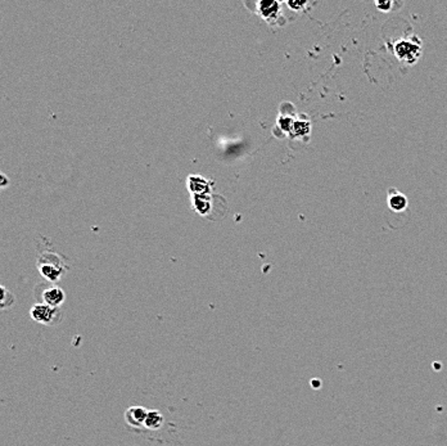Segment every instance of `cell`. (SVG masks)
I'll list each match as a JSON object with an SVG mask.
<instances>
[{
    "label": "cell",
    "mask_w": 447,
    "mask_h": 446,
    "mask_svg": "<svg viewBox=\"0 0 447 446\" xmlns=\"http://www.w3.org/2000/svg\"><path fill=\"white\" fill-rule=\"evenodd\" d=\"M387 203H388L389 210L393 212H402L408 209L409 201L408 197L404 193L398 192L396 188H391L388 190L387 195Z\"/></svg>",
    "instance_id": "277c9868"
},
{
    "label": "cell",
    "mask_w": 447,
    "mask_h": 446,
    "mask_svg": "<svg viewBox=\"0 0 447 446\" xmlns=\"http://www.w3.org/2000/svg\"><path fill=\"white\" fill-rule=\"evenodd\" d=\"M288 5L293 10H302L307 5V1H289Z\"/></svg>",
    "instance_id": "7c38bea8"
},
{
    "label": "cell",
    "mask_w": 447,
    "mask_h": 446,
    "mask_svg": "<svg viewBox=\"0 0 447 446\" xmlns=\"http://www.w3.org/2000/svg\"><path fill=\"white\" fill-rule=\"evenodd\" d=\"M14 295L12 292L5 288V287H1V307L3 309H7V307L13 306L14 303Z\"/></svg>",
    "instance_id": "9c48e42d"
},
{
    "label": "cell",
    "mask_w": 447,
    "mask_h": 446,
    "mask_svg": "<svg viewBox=\"0 0 447 446\" xmlns=\"http://www.w3.org/2000/svg\"><path fill=\"white\" fill-rule=\"evenodd\" d=\"M66 295L63 292L62 288H59L57 286H49L45 287L43 291H41V295H40V303H45L48 306L52 307H57L59 309V306L65 302Z\"/></svg>",
    "instance_id": "3957f363"
},
{
    "label": "cell",
    "mask_w": 447,
    "mask_h": 446,
    "mask_svg": "<svg viewBox=\"0 0 447 446\" xmlns=\"http://www.w3.org/2000/svg\"><path fill=\"white\" fill-rule=\"evenodd\" d=\"M39 269H40V273L43 274L46 279L52 280V282H56V280H58L59 277L62 275V269H61L58 265L50 264V262H44V264L40 265Z\"/></svg>",
    "instance_id": "52a82bcc"
},
{
    "label": "cell",
    "mask_w": 447,
    "mask_h": 446,
    "mask_svg": "<svg viewBox=\"0 0 447 446\" xmlns=\"http://www.w3.org/2000/svg\"><path fill=\"white\" fill-rule=\"evenodd\" d=\"M258 10L266 20H274L280 13V4L277 1H260Z\"/></svg>",
    "instance_id": "8992f818"
},
{
    "label": "cell",
    "mask_w": 447,
    "mask_h": 446,
    "mask_svg": "<svg viewBox=\"0 0 447 446\" xmlns=\"http://www.w3.org/2000/svg\"><path fill=\"white\" fill-rule=\"evenodd\" d=\"M392 49L398 61L405 65H415L421 57V41L418 36L396 40Z\"/></svg>",
    "instance_id": "6da1fadb"
},
{
    "label": "cell",
    "mask_w": 447,
    "mask_h": 446,
    "mask_svg": "<svg viewBox=\"0 0 447 446\" xmlns=\"http://www.w3.org/2000/svg\"><path fill=\"white\" fill-rule=\"evenodd\" d=\"M162 424H164V417H162V414H161L160 411L157 410L148 411L147 419H145L144 426L147 427V428H149V430H158Z\"/></svg>",
    "instance_id": "ba28073f"
},
{
    "label": "cell",
    "mask_w": 447,
    "mask_h": 446,
    "mask_svg": "<svg viewBox=\"0 0 447 446\" xmlns=\"http://www.w3.org/2000/svg\"><path fill=\"white\" fill-rule=\"evenodd\" d=\"M30 315L36 323L44 326H56L62 320V313L57 307L48 306L45 303H36L30 310Z\"/></svg>",
    "instance_id": "7a4b0ae2"
},
{
    "label": "cell",
    "mask_w": 447,
    "mask_h": 446,
    "mask_svg": "<svg viewBox=\"0 0 447 446\" xmlns=\"http://www.w3.org/2000/svg\"><path fill=\"white\" fill-rule=\"evenodd\" d=\"M376 7L380 12H391L393 7V1H376Z\"/></svg>",
    "instance_id": "8fae6325"
},
{
    "label": "cell",
    "mask_w": 447,
    "mask_h": 446,
    "mask_svg": "<svg viewBox=\"0 0 447 446\" xmlns=\"http://www.w3.org/2000/svg\"><path fill=\"white\" fill-rule=\"evenodd\" d=\"M292 131L294 134H297V135H307V134L310 133V122L309 121H305V122H293V126H292Z\"/></svg>",
    "instance_id": "30bf717a"
},
{
    "label": "cell",
    "mask_w": 447,
    "mask_h": 446,
    "mask_svg": "<svg viewBox=\"0 0 447 446\" xmlns=\"http://www.w3.org/2000/svg\"><path fill=\"white\" fill-rule=\"evenodd\" d=\"M148 415V410L147 409H144L141 407H131L129 408L128 411H126V420H128V423L133 427H143L144 423H145V419H147Z\"/></svg>",
    "instance_id": "5b68a950"
}]
</instances>
